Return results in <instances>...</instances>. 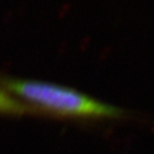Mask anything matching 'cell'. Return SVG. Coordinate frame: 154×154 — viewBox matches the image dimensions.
<instances>
[{
  "instance_id": "1",
  "label": "cell",
  "mask_w": 154,
  "mask_h": 154,
  "mask_svg": "<svg viewBox=\"0 0 154 154\" xmlns=\"http://www.w3.org/2000/svg\"><path fill=\"white\" fill-rule=\"evenodd\" d=\"M2 89L28 106L62 117L86 120H120L130 117L122 108L97 100L70 87L48 82L1 78Z\"/></svg>"
},
{
  "instance_id": "2",
  "label": "cell",
  "mask_w": 154,
  "mask_h": 154,
  "mask_svg": "<svg viewBox=\"0 0 154 154\" xmlns=\"http://www.w3.org/2000/svg\"><path fill=\"white\" fill-rule=\"evenodd\" d=\"M30 106L14 97L0 88V113L1 114H23L34 112Z\"/></svg>"
}]
</instances>
